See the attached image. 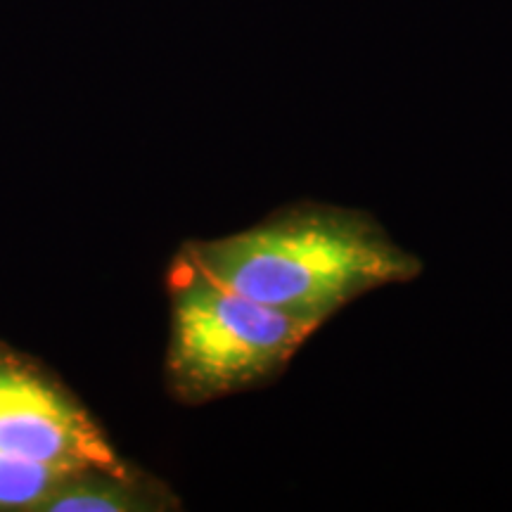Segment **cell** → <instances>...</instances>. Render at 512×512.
Returning a JSON list of instances; mask_svg holds the SVG:
<instances>
[{
  "label": "cell",
  "instance_id": "cell-4",
  "mask_svg": "<svg viewBox=\"0 0 512 512\" xmlns=\"http://www.w3.org/2000/svg\"><path fill=\"white\" fill-rule=\"evenodd\" d=\"M152 498L143 496L138 486L128 482L126 472L81 470L60 486V491L43 505L55 512H124L150 508Z\"/></svg>",
  "mask_w": 512,
  "mask_h": 512
},
{
  "label": "cell",
  "instance_id": "cell-3",
  "mask_svg": "<svg viewBox=\"0 0 512 512\" xmlns=\"http://www.w3.org/2000/svg\"><path fill=\"white\" fill-rule=\"evenodd\" d=\"M0 448L67 472H126L91 415L46 373L8 351H0Z\"/></svg>",
  "mask_w": 512,
  "mask_h": 512
},
{
  "label": "cell",
  "instance_id": "cell-5",
  "mask_svg": "<svg viewBox=\"0 0 512 512\" xmlns=\"http://www.w3.org/2000/svg\"><path fill=\"white\" fill-rule=\"evenodd\" d=\"M76 472L24 460L0 448V510L43 508Z\"/></svg>",
  "mask_w": 512,
  "mask_h": 512
},
{
  "label": "cell",
  "instance_id": "cell-1",
  "mask_svg": "<svg viewBox=\"0 0 512 512\" xmlns=\"http://www.w3.org/2000/svg\"><path fill=\"white\" fill-rule=\"evenodd\" d=\"M230 290L325 323L375 287L420 271L373 221L354 211L306 207L183 252Z\"/></svg>",
  "mask_w": 512,
  "mask_h": 512
},
{
  "label": "cell",
  "instance_id": "cell-2",
  "mask_svg": "<svg viewBox=\"0 0 512 512\" xmlns=\"http://www.w3.org/2000/svg\"><path fill=\"white\" fill-rule=\"evenodd\" d=\"M320 325L230 290L181 254L171 271V387L185 401L242 392L283 370Z\"/></svg>",
  "mask_w": 512,
  "mask_h": 512
}]
</instances>
